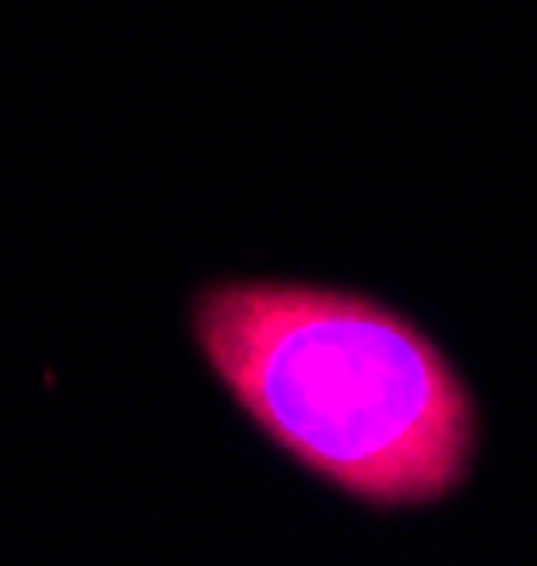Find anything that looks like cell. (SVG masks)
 Masks as SVG:
<instances>
[{
	"instance_id": "6da1fadb",
	"label": "cell",
	"mask_w": 537,
	"mask_h": 566,
	"mask_svg": "<svg viewBox=\"0 0 537 566\" xmlns=\"http://www.w3.org/2000/svg\"><path fill=\"white\" fill-rule=\"evenodd\" d=\"M192 328L243 419L334 493L430 510L470 482L481 408L413 317L323 283H215Z\"/></svg>"
}]
</instances>
